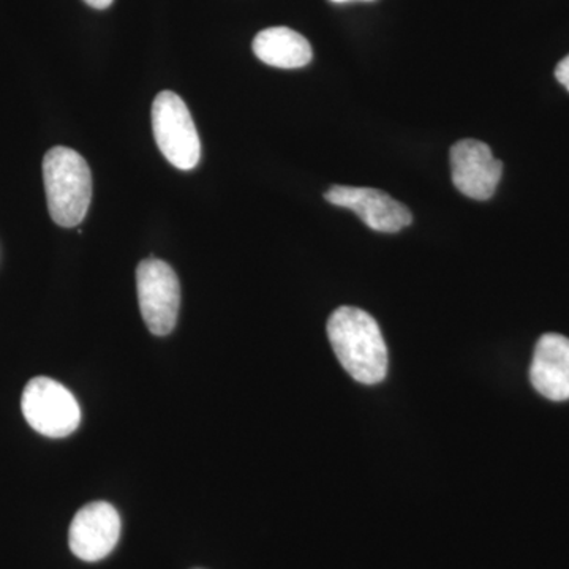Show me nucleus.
<instances>
[{"label":"nucleus","mask_w":569,"mask_h":569,"mask_svg":"<svg viewBox=\"0 0 569 569\" xmlns=\"http://www.w3.org/2000/svg\"><path fill=\"white\" fill-rule=\"evenodd\" d=\"M328 337L343 369L359 383L377 385L388 373V348L376 318L343 306L328 321Z\"/></svg>","instance_id":"f257e3e1"},{"label":"nucleus","mask_w":569,"mask_h":569,"mask_svg":"<svg viewBox=\"0 0 569 569\" xmlns=\"http://www.w3.org/2000/svg\"><path fill=\"white\" fill-rule=\"evenodd\" d=\"M43 181L51 219L59 227H78L92 200V174L88 162L73 149L52 148L43 159Z\"/></svg>","instance_id":"f03ea898"},{"label":"nucleus","mask_w":569,"mask_h":569,"mask_svg":"<svg viewBox=\"0 0 569 569\" xmlns=\"http://www.w3.org/2000/svg\"><path fill=\"white\" fill-rule=\"evenodd\" d=\"M152 130L160 152L178 170H193L200 162V134L189 108L178 93L163 91L156 97Z\"/></svg>","instance_id":"7ed1b4c3"},{"label":"nucleus","mask_w":569,"mask_h":569,"mask_svg":"<svg viewBox=\"0 0 569 569\" xmlns=\"http://www.w3.org/2000/svg\"><path fill=\"white\" fill-rule=\"evenodd\" d=\"M21 408L29 426L44 437H69L81 422V410L74 396L48 377L29 381L22 392Z\"/></svg>","instance_id":"20e7f679"},{"label":"nucleus","mask_w":569,"mask_h":569,"mask_svg":"<svg viewBox=\"0 0 569 569\" xmlns=\"http://www.w3.org/2000/svg\"><path fill=\"white\" fill-rule=\"evenodd\" d=\"M137 290L149 331L156 336L170 335L181 305V284L173 268L157 258L142 260L137 268Z\"/></svg>","instance_id":"39448f33"},{"label":"nucleus","mask_w":569,"mask_h":569,"mask_svg":"<svg viewBox=\"0 0 569 569\" xmlns=\"http://www.w3.org/2000/svg\"><path fill=\"white\" fill-rule=\"evenodd\" d=\"M452 183L471 200L486 201L496 193L503 163L493 157L486 142L462 140L451 148Z\"/></svg>","instance_id":"423d86ee"},{"label":"nucleus","mask_w":569,"mask_h":569,"mask_svg":"<svg viewBox=\"0 0 569 569\" xmlns=\"http://www.w3.org/2000/svg\"><path fill=\"white\" fill-rule=\"evenodd\" d=\"M329 203L350 209L373 231L397 233L413 220L410 209L370 187L335 186L325 193Z\"/></svg>","instance_id":"0eeeda50"},{"label":"nucleus","mask_w":569,"mask_h":569,"mask_svg":"<svg viewBox=\"0 0 569 569\" xmlns=\"http://www.w3.org/2000/svg\"><path fill=\"white\" fill-rule=\"evenodd\" d=\"M121 537V518L107 501L86 505L71 520V552L84 561H99L110 556Z\"/></svg>","instance_id":"6e6552de"},{"label":"nucleus","mask_w":569,"mask_h":569,"mask_svg":"<svg viewBox=\"0 0 569 569\" xmlns=\"http://www.w3.org/2000/svg\"><path fill=\"white\" fill-rule=\"evenodd\" d=\"M530 380L539 395L553 402L569 399V339L546 335L538 340Z\"/></svg>","instance_id":"1a4fd4ad"},{"label":"nucleus","mask_w":569,"mask_h":569,"mask_svg":"<svg viewBox=\"0 0 569 569\" xmlns=\"http://www.w3.org/2000/svg\"><path fill=\"white\" fill-rule=\"evenodd\" d=\"M253 52L277 69H301L312 61V47L301 33L288 28L264 29L254 37Z\"/></svg>","instance_id":"9d476101"},{"label":"nucleus","mask_w":569,"mask_h":569,"mask_svg":"<svg viewBox=\"0 0 569 569\" xmlns=\"http://www.w3.org/2000/svg\"><path fill=\"white\" fill-rule=\"evenodd\" d=\"M556 77L569 91V56L557 66Z\"/></svg>","instance_id":"9b49d317"},{"label":"nucleus","mask_w":569,"mask_h":569,"mask_svg":"<svg viewBox=\"0 0 569 569\" xmlns=\"http://www.w3.org/2000/svg\"><path fill=\"white\" fill-rule=\"evenodd\" d=\"M84 2L88 3L89 7H92V9L104 10L108 9L114 0H84Z\"/></svg>","instance_id":"f8f14e48"},{"label":"nucleus","mask_w":569,"mask_h":569,"mask_svg":"<svg viewBox=\"0 0 569 569\" xmlns=\"http://www.w3.org/2000/svg\"><path fill=\"white\" fill-rule=\"evenodd\" d=\"M331 2H335V3H346V2H351V0H331Z\"/></svg>","instance_id":"ddd939ff"}]
</instances>
